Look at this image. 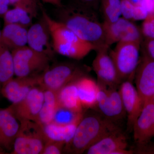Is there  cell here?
I'll return each mask as SVG.
<instances>
[{"mask_svg": "<svg viewBox=\"0 0 154 154\" xmlns=\"http://www.w3.org/2000/svg\"><path fill=\"white\" fill-rule=\"evenodd\" d=\"M0 27H1V25H0ZM1 35H2V30L0 29V40H1Z\"/></svg>", "mask_w": 154, "mask_h": 154, "instance_id": "cell-39", "label": "cell"}, {"mask_svg": "<svg viewBox=\"0 0 154 154\" xmlns=\"http://www.w3.org/2000/svg\"><path fill=\"white\" fill-rule=\"evenodd\" d=\"M119 87V91L127 117L128 128L131 131L143 107L132 81H123Z\"/></svg>", "mask_w": 154, "mask_h": 154, "instance_id": "cell-15", "label": "cell"}, {"mask_svg": "<svg viewBox=\"0 0 154 154\" xmlns=\"http://www.w3.org/2000/svg\"><path fill=\"white\" fill-rule=\"evenodd\" d=\"M10 5L9 0H0V18L4 17L6 12L9 10Z\"/></svg>", "mask_w": 154, "mask_h": 154, "instance_id": "cell-36", "label": "cell"}, {"mask_svg": "<svg viewBox=\"0 0 154 154\" xmlns=\"http://www.w3.org/2000/svg\"><path fill=\"white\" fill-rule=\"evenodd\" d=\"M54 15L56 20L93 45L96 51L107 46L105 44L103 24L100 22L97 11L70 3L56 7Z\"/></svg>", "mask_w": 154, "mask_h": 154, "instance_id": "cell-1", "label": "cell"}, {"mask_svg": "<svg viewBox=\"0 0 154 154\" xmlns=\"http://www.w3.org/2000/svg\"><path fill=\"white\" fill-rule=\"evenodd\" d=\"M44 2L48 3L55 6L56 7H60L62 5L61 0H42Z\"/></svg>", "mask_w": 154, "mask_h": 154, "instance_id": "cell-37", "label": "cell"}, {"mask_svg": "<svg viewBox=\"0 0 154 154\" xmlns=\"http://www.w3.org/2000/svg\"><path fill=\"white\" fill-rule=\"evenodd\" d=\"M100 6L104 22H115L121 17V0H101Z\"/></svg>", "mask_w": 154, "mask_h": 154, "instance_id": "cell-26", "label": "cell"}, {"mask_svg": "<svg viewBox=\"0 0 154 154\" xmlns=\"http://www.w3.org/2000/svg\"><path fill=\"white\" fill-rule=\"evenodd\" d=\"M28 28L15 24L5 25L2 30L0 42L11 51L28 44Z\"/></svg>", "mask_w": 154, "mask_h": 154, "instance_id": "cell-20", "label": "cell"}, {"mask_svg": "<svg viewBox=\"0 0 154 154\" xmlns=\"http://www.w3.org/2000/svg\"><path fill=\"white\" fill-rule=\"evenodd\" d=\"M150 140L136 143L132 149L134 154H154V141Z\"/></svg>", "mask_w": 154, "mask_h": 154, "instance_id": "cell-30", "label": "cell"}, {"mask_svg": "<svg viewBox=\"0 0 154 154\" xmlns=\"http://www.w3.org/2000/svg\"><path fill=\"white\" fill-rule=\"evenodd\" d=\"M141 44L133 42H120L109 52L122 82L134 80L140 59Z\"/></svg>", "mask_w": 154, "mask_h": 154, "instance_id": "cell-6", "label": "cell"}, {"mask_svg": "<svg viewBox=\"0 0 154 154\" xmlns=\"http://www.w3.org/2000/svg\"><path fill=\"white\" fill-rule=\"evenodd\" d=\"M136 143L144 142L154 137V104L150 102L142 110L133 128Z\"/></svg>", "mask_w": 154, "mask_h": 154, "instance_id": "cell-17", "label": "cell"}, {"mask_svg": "<svg viewBox=\"0 0 154 154\" xmlns=\"http://www.w3.org/2000/svg\"><path fill=\"white\" fill-rule=\"evenodd\" d=\"M109 48L106 46L96 51L92 68L97 75L98 85L117 88L122 82L108 52Z\"/></svg>", "mask_w": 154, "mask_h": 154, "instance_id": "cell-11", "label": "cell"}, {"mask_svg": "<svg viewBox=\"0 0 154 154\" xmlns=\"http://www.w3.org/2000/svg\"><path fill=\"white\" fill-rule=\"evenodd\" d=\"M14 72L17 77H24L38 75L49 67L51 58L38 52L28 45L11 51Z\"/></svg>", "mask_w": 154, "mask_h": 154, "instance_id": "cell-7", "label": "cell"}, {"mask_svg": "<svg viewBox=\"0 0 154 154\" xmlns=\"http://www.w3.org/2000/svg\"><path fill=\"white\" fill-rule=\"evenodd\" d=\"M119 128L117 125L108 121L99 113L84 115L73 136L66 144L63 151L83 153L102 138Z\"/></svg>", "mask_w": 154, "mask_h": 154, "instance_id": "cell-2", "label": "cell"}, {"mask_svg": "<svg viewBox=\"0 0 154 154\" xmlns=\"http://www.w3.org/2000/svg\"><path fill=\"white\" fill-rule=\"evenodd\" d=\"M105 44L110 46L120 42H133L142 44L143 34L137 25L121 17L115 22H103Z\"/></svg>", "mask_w": 154, "mask_h": 154, "instance_id": "cell-10", "label": "cell"}, {"mask_svg": "<svg viewBox=\"0 0 154 154\" xmlns=\"http://www.w3.org/2000/svg\"><path fill=\"white\" fill-rule=\"evenodd\" d=\"M101 0H72L71 3L97 11Z\"/></svg>", "mask_w": 154, "mask_h": 154, "instance_id": "cell-32", "label": "cell"}, {"mask_svg": "<svg viewBox=\"0 0 154 154\" xmlns=\"http://www.w3.org/2000/svg\"><path fill=\"white\" fill-rule=\"evenodd\" d=\"M127 138L120 128L114 131L90 147L88 154H113L118 150L127 149Z\"/></svg>", "mask_w": 154, "mask_h": 154, "instance_id": "cell-18", "label": "cell"}, {"mask_svg": "<svg viewBox=\"0 0 154 154\" xmlns=\"http://www.w3.org/2000/svg\"><path fill=\"white\" fill-rule=\"evenodd\" d=\"M44 99L37 123L42 126L52 122L59 107L57 92L44 90Z\"/></svg>", "mask_w": 154, "mask_h": 154, "instance_id": "cell-23", "label": "cell"}, {"mask_svg": "<svg viewBox=\"0 0 154 154\" xmlns=\"http://www.w3.org/2000/svg\"><path fill=\"white\" fill-rule=\"evenodd\" d=\"M28 45L51 58L55 52L49 26L43 17L28 28Z\"/></svg>", "mask_w": 154, "mask_h": 154, "instance_id": "cell-13", "label": "cell"}, {"mask_svg": "<svg viewBox=\"0 0 154 154\" xmlns=\"http://www.w3.org/2000/svg\"><path fill=\"white\" fill-rule=\"evenodd\" d=\"M88 69L72 63L58 64L39 75V86L43 90L57 92L62 88L87 74Z\"/></svg>", "mask_w": 154, "mask_h": 154, "instance_id": "cell-5", "label": "cell"}, {"mask_svg": "<svg viewBox=\"0 0 154 154\" xmlns=\"http://www.w3.org/2000/svg\"><path fill=\"white\" fill-rule=\"evenodd\" d=\"M81 120L69 124L51 122L44 125L43 129L47 140L63 141L67 143L73 136L77 125Z\"/></svg>", "mask_w": 154, "mask_h": 154, "instance_id": "cell-22", "label": "cell"}, {"mask_svg": "<svg viewBox=\"0 0 154 154\" xmlns=\"http://www.w3.org/2000/svg\"><path fill=\"white\" fill-rule=\"evenodd\" d=\"M66 144L63 141L48 140L41 154L62 153Z\"/></svg>", "mask_w": 154, "mask_h": 154, "instance_id": "cell-28", "label": "cell"}, {"mask_svg": "<svg viewBox=\"0 0 154 154\" xmlns=\"http://www.w3.org/2000/svg\"><path fill=\"white\" fill-rule=\"evenodd\" d=\"M5 152H6L5 151V150L4 149L0 146V154H5Z\"/></svg>", "mask_w": 154, "mask_h": 154, "instance_id": "cell-38", "label": "cell"}, {"mask_svg": "<svg viewBox=\"0 0 154 154\" xmlns=\"http://www.w3.org/2000/svg\"><path fill=\"white\" fill-rule=\"evenodd\" d=\"M142 54L135 74L136 88L143 107L152 102L154 95V60L142 48Z\"/></svg>", "mask_w": 154, "mask_h": 154, "instance_id": "cell-9", "label": "cell"}, {"mask_svg": "<svg viewBox=\"0 0 154 154\" xmlns=\"http://www.w3.org/2000/svg\"><path fill=\"white\" fill-rule=\"evenodd\" d=\"M141 45L146 53L154 60V38H146Z\"/></svg>", "mask_w": 154, "mask_h": 154, "instance_id": "cell-34", "label": "cell"}, {"mask_svg": "<svg viewBox=\"0 0 154 154\" xmlns=\"http://www.w3.org/2000/svg\"><path fill=\"white\" fill-rule=\"evenodd\" d=\"M149 15L148 12L140 5L135 6L132 20H144Z\"/></svg>", "mask_w": 154, "mask_h": 154, "instance_id": "cell-33", "label": "cell"}, {"mask_svg": "<svg viewBox=\"0 0 154 154\" xmlns=\"http://www.w3.org/2000/svg\"><path fill=\"white\" fill-rule=\"evenodd\" d=\"M75 80L57 92V101L60 107L75 113H83L84 109L80 102Z\"/></svg>", "mask_w": 154, "mask_h": 154, "instance_id": "cell-21", "label": "cell"}, {"mask_svg": "<svg viewBox=\"0 0 154 154\" xmlns=\"http://www.w3.org/2000/svg\"><path fill=\"white\" fill-rule=\"evenodd\" d=\"M19 122L11 154H41L47 141L43 126L34 121Z\"/></svg>", "mask_w": 154, "mask_h": 154, "instance_id": "cell-4", "label": "cell"}, {"mask_svg": "<svg viewBox=\"0 0 154 154\" xmlns=\"http://www.w3.org/2000/svg\"><path fill=\"white\" fill-rule=\"evenodd\" d=\"M14 68L12 52L0 42V87L14 78Z\"/></svg>", "mask_w": 154, "mask_h": 154, "instance_id": "cell-24", "label": "cell"}, {"mask_svg": "<svg viewBox=\"0 0 154 154\" xmlns=\"http://www.w3.org/2000/svg\"><path fill=\"white\" fill-rule=\"evenodd\" d=\"M10 5L23 9L30 14L33 18L38 15V5L37 0H9Z\"/></svg>", "mask_w": 154, "mask_h": 154, "instance_id": "cell-27", "label": "cell"}, {"mask_svg": "<svg viewBox=\"0 0 154 154\" xmlns=\"http://www.w3.org/2000/svg\"><path fill=\"white\" fill-rule=\"evenodd\" d=\"M3 18L5 25L15 24L28 29L33 25L32 16L25 10L19 8L9 9Z\"/></svg>", "mask_w": 154, "mask_h": 154, "instance_id": "cell-25", "label": "cell"}, {"mask_svg": "<svg viewBox=\"0 0 154 154\" xmlns=\"http://www.w3.org/2000/svg\"><path fill=\"white\" fill-rule=\"evenodd\" d=\"M75 83L83 108L95 109L99 90L97 82L86 74L78 78Z\"/></svg>", "mask_w": 154, "mask_h": 154, "instance_id": "cell-19", "label": "cell"}, {"mask_svg": "<svg viewBox=\"0 0 154 154\" xmlns=\"http://www.w3.org/2000/svg\"><path fill=\"white\" fill-rule=\"evenodd\" d=\"M44 90L39 86L33 88L25 99L9 106L19 122L32 121L37 122L44 102Z\"/></svg>", "mask_w": 154, "mask_h": 154, "instance_id": "cell-12", "label": "cell"}, {"mask_svg": "<svg viewBox=\"0 0 154 154\" xmlns=\"http://www.w3.org/2000/svg\"><path fill=\"white\" fill-rule=\"evenodd\" d=\"M98 85L99 90L95 109L107 120L116 124L126 116L119 91L116 88Z\"/></svg>", "mask_w": 154, "mask_h": 154, "instance_id": "cell-8", "label": "cell"}, {"mask_svg": "<svg viewBox=\"0 0 154 154\" xmlns=\"http://www.w3.org/2000/svg\"><path fill=\"white\" fill-rule=\"evenodd\" d=\"M141 30L146 38H154V14H149L143 20Z\"/></svg>", "mask_w": 154, "mask_h": 154, "instance_id": "cell-29", "label": "cell"}, {"mask_svg": "<svg viewBox=\"0 0 154 154\" xmlns=\"http://www.w3.org/2000/svg\"><path fill=\"white\" fill-rule=\"evenodd\" d=\"M42 16L49 26L55 52L80 60L85 57L92 51H95L93 45L81 39L61 22L53 19L45 11H42Z\"/></svg>", "mask_w": 154, "mask_h": 154, "instance_id": "cell-3", "label": "cell"}, {"mask_svg": "<svg viewBox=\"0 0 154 154\" xmlns=\"http://www.w3.org/2000/svg\"><path fill=\"white\" fill-rule=\"evenodd\" d=\"M20 128V122L10 107L0 109V146L7 151L13 150Z\"/></svg>", "mask_w": 154, "mask_h": 154, "instance_id": "cell-16", "label": "cell"}, {"mask_svg": "<svg viewBox=\"0 0 154 154\" xmlns=\"http://www.w3.org/2000/svg\"><path fill=\"white\" fill-rule=\"evenodd\" d=\"M135 5L129 0H121L122 16L128 20H132Z\"/></svg>", "mask_w": 154, "mask_h": 154, "instance_id": "cell-31", "label": "cell"}, {"mask_svg": "<svg viewBox=\"0 0 154 154\" xmlns=\"http://www.w3.org/2000/svg\"><path fill=\"white\" fill-rule=\"evenodd\" d=\"M1 87H0V93H1Z\"/></svg>", "mask_w": 154, "mask_h": 154, "instance_id": "cell-41", "label": "cell"}, {"mask_svg": "<svg viewBox=\"0 0 154 154\" xmlns=\"http://www.w3.org/2000/svg\"><path fill=\"white\" fill-rule=\"evenodd\" d=\"M39 75L13 78L2 87L1 94L12 104L19 103L33 88L39 86Z\"/></svg>", "mask_w": 154, "mask_h": 154, "instance_id": "cell-14", "label": "cell"}, {"mask_svg": "<svg viewBox=\"0 0 154 154\" xmlns=\"http://www.w3.org/2000/svg\"><path fill=\"white\" fill-rule=\"evenodd\" d=\"M140 5L148 12L149 15L154 14V0H141Z\"/></svg>", "mask_w": 154, "mask_h": 154, "instance_id": "cell-35", "label": "cell"}, {"mask_svg": "<svg viewBox=\"0 0 154 154\" xmlns=\"http://www.w3.org/2000/svg\"><path fill=\"white\" fill-rule=\"evenodd\" d=\"M152 102L154 104V95L153 97L152 100Z\"/></svg>", "mask_w": 154, "mask_h": 154, "instance_id": "cell-40", "label": "cell"}]
</instances>
